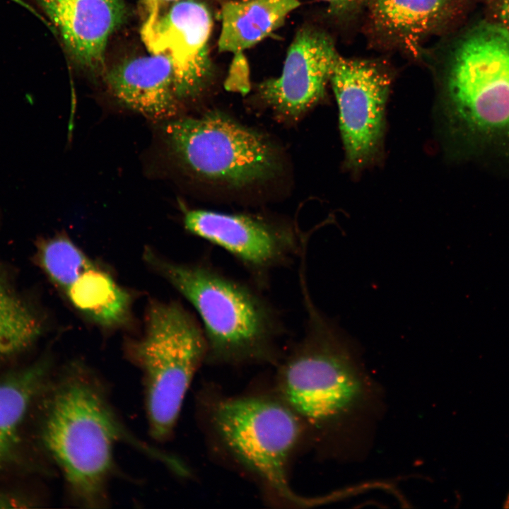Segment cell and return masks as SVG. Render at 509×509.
Instances as JSON below:
<instances>
[{
    "label": "cell",
    "mask_w": 509,
    "mask_h": 509,
    "mask_svg": "<svg viewBox=\"0 0 509 509\" xmlns=\"http://www.w3.org/2000/svg\"><path fill=\"white\" fill-rule=\"evenodd\" d=\"M42 438L74 503L101 508L115 464V447L127 443L168 466L173 457L136 438L119 419L106 387L90 368L74 362L45 401Z\"/></svg>",
    "instance_id": "6da1fadb"
},
{
    "label": "cell",
    "mask_w": 509,
    "mask_h": 509,
    "mask_svg": "<svg viewBox=\"0 0 509 509\" xmlns=\"http://www.w3.org/2000/svg\"><path fill=\"white\" fill-rule=\"evenodd\" d=\"M144 259L194 307L207 353L226 361L269 356L281 327L271 305L254 288L212 267L174 262L150 249Z\"/></svg>",
    "instance_id": "7a4b0ae2"
},
{
    "label": "cell",
    "mask_w": 509,
    "mask_h": 509,
    "mask_svg": "<svg viewBox=\"0 0 509 509\" xmlns=\"http://www.w3.org/2000/svg\"><path fill=\"white\" fill-rule=\"evenodd\" d=\"M302 288L305 333L283 366L279 392L299 417L324 423L353 411L364 398L365 386L353 341L315 307L305 282Z\"/></svg>",
    "instance_id": "3957f363"
},
{
    "label": "cell",
    "mask_w": 509,
    "mask_h": 509,
    "mask_svg": "<svg viewBox=\"0 0 509 509\" xmlns=\"http://www.w3.org/2000/svg\"><path fill=\"white\" fill-rule=\"evenodd\" d=\"M125 350L143 375L150 433L156 440L168 439L207 354L203 329L178 303L153 300L147 309L144 334L129 341Z\"/></svg>",
    "instance_id": "277c9868"
},
{
    "label": "cell",
    "mask_w": 509,
    "mask_h": 509,
    "mask_svg": "<svg viewBox=\"0 0 509 509\" xmlns=\"http://www.w3.org/2000/svg\"><path fill=\"white\" fill-rule=\"evenodd\" d=\"M163 132L177 160L204 180L244 187L277 170L276 153L266 137L225 115L172 119Z\"/></svg>",
    "instance_id": "5b68a950"
},
{
    "label": "cell",
    "mask_w": 509,
    "mask_h": 509,
    "mask_svg": "<svg viewBox=\"0 0 509 509\" xmlns=\"http://www.w3.org/2000/svg\"><path fill=\"white\" fill-rule=\"evenodd\" d=\"M450 62L447 90L460 119L479 132H509V33L498 23L478 26Z\"/></svg>",
    "instance_id": "8992f818"
},
{
    "label": "cell",
    "mask_w": 509,
    "mask_h": 509,
    "mask_svg": "<svg viewBox=\"0 0 509 509\" xmlns=\"http://www.w3.org/2000/svg\"><path fill=\"white\" fill-rule=\"evenodd\" d=\"M299 416L285 403L259 397L220 402L213 413L218 435L233 454L281 496L300 503L286 467L300 432Z\"/></svg>",
    "instance_id": "52a82bcc"
},
{
    "label": "cell",
    "mask_w": 509,
    "mask_h": 509,
    "mask_svg": "<svg viewBox=\"0 0 509 509\" xmlns=\"http://www.w3.org/2000/svg\"><path fill=\"white\" fill-rule=\"evenodd\" d=\"M147 11L141 33L148 51L170 61L180 103L197 95L212 74L209 55L210 11L194 0L178 1L165 13L160 8Z\"/></svg>",
    "instance_id": "ba28073f"
},
{
    "label": "cell",
    "mask_w": 509,
    "mask_h": 509,
    "mask_svg": "<svg viewBox=\"0 0 509 509\" xmlns=\"http://www.w3.org/2000/svg\"><path fill=\"white\" fill-rule=\"evenodd\" d=\"M39 260L69 303L87 320L106 329L129 322V293L69 238L60 235L42 242Z\"/></svg>",
    "instance_id": "9c48e42d"
},
{
    "label": "cell",
    "mask_w": 509,
    "mask_h": 509,
    "mask_svg": "<svg viewBox=\"0 0 509 509\" xmlns=\"http://www.w3.org/2000/svg\"><path fill=\"white\" fill-rule=\"evenodd\" d=\"M329 81L349 164L362 167L373 158L382 136L389 74L373 62L338 56Z\"/></svg>",
    "instance_id": "30bf717a"
},
{
    "label": "cell",
    "mask_w": 509,
    "mask_h": 509,
    "mask_svg": "<svg viewBox=\"0 0 509 509\" xmlns=\"http://www.w3.org/2000/svg\"><path fill=\"white\" fill-rule=\"evenodd\" d=\"M183 223L188 232L225 250L257 274L283 265L299 249L290 228L251 216L197 209L187 211Z\"/></svg>",
    "instance_id": "8fae6325"
},
{
    "label": "cell",
    "mask_w": 509,
    "mask_h": 509,
    "mask_svg": "<svg viewBox=\"0 0 509 509\" xmlns=\"http://www.w3.org/2000/svg\"><path fill=\"white\" fill-rule=\"evenodd\" d=\"M338 56L327 34L300 28L288 49L281 74L259 84L260 98L280 115L298 119L323 96Z\"/></svg>",
    "instance_id": "7c38bea8"
},
{
    "label": "cell",
    "mask_w": 509,
    "mask_h": 509,
    "mask_svg": "<svg viewBox=\"0 0 509 509\" xmlns=\"http://www.w3.org/2000/svg\"><path fill=\"white\" fill-rule=\"evenodd\" d=\"M34 1L81 65L91 70L103 66L108 40L124 18L122 0Z\"/></svg>",
    "instance_id": "4fadbf2b"
},
{
    "label": "cell",
    "mask_w": 509,
    "mask_h": 509,
    "mask_svg": "<svg viewBox=\"0 0 509 509\" xmlns=\"http://www.w3.org/2000/svg\"><path fill=\"white\" fill-rule=\"evenodd\" d=\"M107 81L119 102L151 119L170 118L181 105L171 62L162 54L124 62L107 74Z\"/></svg>",
    "instance_id": "5bb4252c"
},
{
    "label": "cell",
    "mask_w": 509,
    "mask_h": 509,
    "mask_svg": "<svg viewBox=\"0 0 509 509\" xmlns=\"http://www.w3.org/2000/svg\"><path fill=\"white\" fill-rule=\"evenodd\" d=\"M366 7L377 37L410 50L442 30L452 15L450 0H370Z\"/></svg>",
    "instance_id": "9a60e30c"
},
{
    "label": "cell",
    "mask_w": 509,
    "mask_h": 509,
    "mask_svg": "<svg viewBox=\"0 0 509 509\" xmlns=\"http://www.w3.org/2000/svg\"><path fill=\"white\" fill-rule=\"evenodd\" d=\"M298 0H243L226 2L221 11L220 52L233 54L257 44L284 23Z\"/></svg>",
    "instance_id": "2e32d148"
},
{
    "label": "cell",
    "mask_w": 509,
    "mask_h": 509,
    "mask_svg": "<svg viewBox=\"0 0 509 509\" xmlns=\"http://www.w3.org/2000/svg\"><path fill=\"white\" fill-rule=\"evenodd\" d=\"M47 373L43 361L0 380V469L17 455L28 414L45 387Z\"/></svg>",
    "instance_id": "e0dca14e"
},
{
    "label": "cell",
    "mask_w": 509,
    "mask_h": 509,
    "mask_svg": "<svg viewBox=\"0 0 509 509\" xmlns=\"http://www.w3.org/2000/svg\"><path fill=\"white\" fill-rule=\"evenodd\" d=\"M42 331L40 316L13 291L0 273V358L23 351Z\"/></svg>",
    "instance_id": "ac0fdd59"
},
{
    "label": "cell",
    "mask_w": 509,
    "mask_h": 509,
    "mask_svg": "<svg viewBox=\"0 0 509 509\" xmlns=\"http://www.w3.org/2000/svg\"><path fill=\"white\" fill-rule=\"evenodd\" d=\"M225 86L228 90L242 93L249 90V64L243 53L233 54Z\"/></svg>",
    "instance_id": "d6986e66"
},
{
    "label": "cell",
    "mask_w": 509,
    "mask_h": 509,
    "mask_svg": "<svg viewBox=\"0 0 509 509\" xmlns=\"http://www.w3.org/2000/svg\"><path fill=\"white\" fill-rule=\"evenodd\" d=\"M327 6L328 11L337 17L353 15L367 6L370 0H320Z\"/></svg>",
    "instance_id": "ffe728a7"
},
{
    "label": "cell",
    "mask_w": 509,
    "mask_h": 509,
    "mask_svg": "<svg viewBox=\"0 0 509 509\" xmlns=\"http://www.w3.org/2000/svg\"><path fill=\"white\" fill-rule=\"evenodd\" d=\"M25 503L26 502L23 500H19L17 498H13L8 494H3L0 493V508H19L21 506L18 505V504L24 507L23 504Z\"/></svg>",
    "instance_id": "44dd1931"
},
{
    "label": "cell",
    "mask_w": 509,
    "mask_h": 509,
    "mask_svg": "<svg viewBox=\"0 0 509 509\" xmlns=\"http://www.w3.org/2000/svg\"><path fill=\"white\" fill-rule=\"evenodd\" d=\"M498 24L509 33V11L498 12Z\"/></svg>",
    "instance_id": "7402d4cb"
},
{
    "label": "cell",
    "mask_w": 509,
    "mask_h": 509,
    "mask_svg": "<svg viewBox=\"0 0 509 509\" xmlns=\"http://www.w3.org/2000/svg\"><path fill=\"white\" fill-rule=\"evenodd\" d=\"M180 0H145L146 1V8H160L162 5L170 3V2H177Z\"/></svg>",
    "instance_id": "603a6c76"
},
{
    "label": "cell",
    "mask_w": 509,
    "mask_h": 509,
    "mask_svg": "<svg viewBox=\"0 0 509 509\" xmlns=\"http://www.w3.org/2000/svg\"><path fill=\"white\" fill-rule=\"evenodd\" d=\"M509 11V0H498V12Z\"/></svg>",
    "instance_id": "cb8c5ba5"
}]
</instances>
